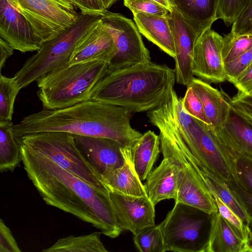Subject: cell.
Segmentation results:
<instances>
[{
  "instance_id": "obj_1",
  "label": "cell",
  "mask_w": 252,
  "mask_h": 252,
  "mask_svg": "<svg viewBox=\"0 0 252 252\" xmlns=\"http://www.w3.org/2000/svg\"><path fill=\"white\" fill-rule=\"evenodd\" d=\"M19 143L24 169L46 204L91 224L111 238L121 234L124 230L109 191L93 187L48 157Z\"/></svg>"
},
{
  "instance_id": "obj_2",
  "label": "cell",
  "mask_w": 252,
  "mask_h": 252,
  "mask_svg": "<svg viewBox=\"0 0 252 252\" xmlns=\"http://www.w3.org/2000/svg\"><path fill=\"white\" fill-rule=\"evenodd\" d=\"M131 112L122 107L90 99L63 109L43 108L12 126L16 138L44 131L107 138L132 147L142 134L130 123Z\"/></svg>"
},
{
  "instance_id": "obj_3",
  "label": "cell",
  "mask_w": 252,
  "mask_h": 252,
  "mask_svg": "<svg viewBox=\"0 0 252 252\" xmlns=\"http://www.w3.org/2000/svg\"><path fill=\"white\" fill-rule=\"evenodd\" d=\"M174 69L151 61L109 71L93 89L91 99L119 106L131 113L149 111L171 97Z\"/></svg>"
},
{
  "instance_id": "obj_4",
  "label": "cell",
  "mask_w": 252,
  "mask_h": 252,
  "mask_svg": "<svg viewBox=\"0 0 252 252\" xmlns=\"http://www.w3.org/2000/svg\"><path fill=\"white\" fill-rule=\"evenodd\" d=\"M182 138L180 148L187 161L195 169L209 172L228 186L240 187L231 158L213 128L189 115L175 91L171 97Z\"/></svg>"
},
{
  "instance_id": "obj_5",
  "label": "cell",
  "mask_w": 252,
  "mask_h": 252,
  "mask_svg": "<svg viewBox=\"0 0 252 252\" xmlns=\"http://www.w3.org/2000/svg\"><path fill=\"white\" fill-rule=\"evenodd\" d=\"M104 11H80L71 26L53 38L43 42L40 49L27 60L14 76L21 88L27 87L39 78L68 65L75 48L99 23Z\"/></svg>"
},
{
  "instance_id": "obj_6",
  "label": "cell",
  "mask_w": 252,
  "mask_h": 252,
  "mask_svg": "<svg viewBox=\"0 0 252 252\" xmlns=\"http://www.w3.org/2000/svg\"><path fill=\"white\" fill-rule=\"evenodd\" d=\"M109 71V64L95 61L66 65L36 81L43 108L63 109L91 99V92Z\"/></svg>"
},
{
  "instance_id": "obj_7",
  "label": "cell",
  "mask_w": 252,
  "mask_h": 252,
  "mask_svg": "<svg viewBox=\"0 0 252 252\" xmlns=\"http://www.w3.org/2000/svg\"><path fill=\"white\" fill-rule=\"evenodd\" d=\"M212 215L189 205L175 203L159 224L164 252H204Z\"/></svg>"
},
{
  "instance_id": "obj_8",
  "label": "cell",
  "mask_w": 252,
  "mask_h": 252,
  "mask_svg": "<svg viewBox=\"0 0 252 252\" xmlns=\"http://www.w3.org/2000/svg\"><path fill=\"white\" fill-rule=\"evenodd\" d=\"M16 139L19 143L48 157L93 187L108 191L101 177L82 155L73 134L63 131H44Z\"/></svg>"
},
{
  "instance_id": "obj_9",
  "label": "cell",
  "mask_w": 252,
  "mask_h": 252,
  "mask_svg": "<svg viewBox=\"0 0 252 252\" xmlns=\"http://www.w3.org/2000/svg\"><path fill=\"white\" fill-rule=\"evenodd\" d=\"M163 158L176 166L177 196L175 203H182L208 214L218 212L215 199L202 179L187 162L179 148L163 128L158 127Z\"/></svg>"
},
{
  "instance_id": "obj_10",
  "label": "cell",
  "mask_w": 252,
  "mask_h": 252,
  "mask_svg": "<svg viewBox=\"0 0 252 252\" xmlns=\"http://www.w3.org/2000/svg\"><path fill=\"white\" fill-rule=\"evenodd\" d=\"M101 21L113 36L117 49L109 64V71L151 61L150 52L137 26L131 19L105 10Z\"/></svg>"
},
{
  "instance_id": "obj_11",
  "label": "cell",
  "mask_w": 252,
  "mask_h": 252,
  "mask_svg": "<svg viewBox=\"0 0 252 252\" xmlns=\"http://www.w3.org/2000/svg\"><path fill=\"white\" fill-rule=\"evenodd\" d=\"M43 42L50 40L75 21L78 12L55 0H11Z\"/></svg>"
},
{
  "instance_id": "obj_12",
  "label": "cell",
  "mask_w": 252,
  "mask_h": 252,
  "mask_svg": "<svg viewBox=\"0 0 252 252\" xmlns=\"http://www.w3.org/2000/svg\"><path fill=\"white\" fill-rule=\"evenodd\" d=\"M223 37L207 29L198 37L194 48L192 71L193 75L209 83L226 80L221 52Z\"/></svg>"
},
{
  "instance_id": "obj_13",
  "label": "cell",
  "mask_w": 252,
  "mask_h": 252,
  "mask_svg": "<svg viewBox=\"0 0 252 252\" xmlns=\"http://www.w3.org/2000/svg\"><path fill=\"white\" fill-rule=\"evenodd\" d=\"M0 35L22 53L37 51L43 43L11 0H0Z\"/></svg>"
},
{
  "instance_id": "obj_14",
  "label": "cell",
  "mask_w": 252,
  "mask_h": 252,
  "mask_svg": "<svg viewBox=\"0 0 252 252\" xmlns=\"http://www.w3.org/2000/svg\"><path fill=\"white\" fill-rule=\"evenodd\" d=\"M73 136L82 155L101 179L124 164L125 147L117 141L107 138Z\"/></svg>"
},
{
  "instance_id": "obj_15",
  "label": "cell",
  "mask_w": 252,
  "mask_h": 252,
  "mask_svg": "<svg viewBox=\"0 0 252 252\" xmlns=\"http://www.w3.org/2000/svg\"><path fill=\"white\" fill-rule=\"evenodd\" d=\"M168 18L174 38L176 81L187 87L194 77L192 71L193 55L199 34L174 7L168 13Z\"/></svg>"
},
{
  "instance_id": "obj_16",
  "label": "cell",
  "mask_w": 252,
  "mask_h": 252,
  "mask_svg": "<svg viewBox=\"0 0 252 252\" xmlns=\"http://www.w3.org/2000/svg\"><path fill=\"white\" fill-rule=\"evenodd\" d=\"M119 222L124 230L133 235L155 224V206L148 196H136L109 192Z\"/></svg>"
},
{
  "instance_id": "obj_17",
  "label": "cell",
  "mask_w": 252,
  "mask_h": 252,
  "mask_svg": "<svg viewBox=\"0 0 252 252\" xmlns=\"http://www.w3.org/2000/svg\"><path fill=\"white\" fill-rule=\"evenodd\" d=\"M116 51L113 36L100 20L77 45L68 64L71 65L95 61L109 64Z\"/></svg>"
},
{
  "instance_id": "obj_18",
  "label": "cell",
  "mask_w": 252,
  "mask_h": 252,
  "mask_svg": "<svg viewBox=\"0 0 252 252\" xmlns=\"http://www.w3.org/2000/svg\"><path fill=\"white\" fill-rule=\"evenodd\" d=\"M213 129L228 153L252 156V120L231 105L225 123Z\"/></svg>"
},
{
  "instance_id": "obj_19",
  "label": "cell",
  "mask_w": 252,
  "mask_h": 252,
  "mask_svg": "<svg viewBox=\"0 0 252 252\" xmlns=\"http://www.w3.org/2000/svg\"><path fill=\"white\" fill-rule=\"evenodd\" d=\"M204 252H252V243L217 212L212 215Z\"/></svg>"
},
{
  "instance_id": "obj_20",
  "label": "cell",
  "mask_w": 252,
  "mask_h": 252,
  "mask_svg": "<svg viewBox=\"0 0 252 252\" xmlns=\"http://www.w3.org/2000/svg\"><path fill=\"white\" fill-rule=\"evenodd\" d=\"M188 86L192 88L200 99L211 126L213 128L223 125L231 106V98L200 79L193 77Z\"/></svg>"
},
{
  "instance_id": "obj_21",
  "label": "cell",
  "mask_w": 252,
  "mask_h": 252,
  "mask_svg": "<svg viewBox=\"0 0 252 252\" xmlns=\"http://www.w3.org/2000/svg\"><path fill=\"white\" fill-rule=\"evenodd\" d=\"M133 14L139 32L165 53L174 58L173 35L168 15L161 16L141 12Z\"/></svg>"
},
{
  "instance_id": "obj_22",
  "label": "cell",
  "mask_w": 252,
  "mask_h": 252,
  "mask_svg": "<svg viewBox=\"0 0 252 252\" xmlns=\"http://www.w3.org/2000/svg\"><path fill=\"white\" fill-rule=\"evenodd\" d=\"M131 147H124V164L110 172L102 180L109 192L132 196H147L144 185L142 183L132 162Z\"/></svg>"
},
{
  "instance_id": "obj_23",
  "label": "cell",
  "mask_w": 252,
  "mask_h": 252,
  "mask_svg": "<svg viewBox=\"0 0 252 252\" xmlns=\"http://www.w3.org/2000/svg\"><path fill=\"white\" fill-rule=\"evenodd\" d=\"M176 165L163 158L148 176L144 185L147 196L154 206L164 199H176Z\"/></svg>"
},
{
  "instance_id": "obj_24",
  "label": "cell",
  "mask_w": 252,
  "mask_h": 252,
  "mask_svg": "<svg viewBox=\"0 0 252 252\" xmlns=\"http://www.w3.org/2000/svg\"><path fill=\"white\" fill-rule=\"evenodd\" d=\"M173 7L200 35L217 20L219 0H170Z\"/></svg>"
},
{
  "instance_id": "obj_25",
  "label": "cell",
  "mask_w": 252,
  "mask_h": 252,
  "mask_svg": "<svg viewBox=\"0 0 252 252\" xmlns=\"http://www.w3.org/2000/svg\"><path fill=\"white\" fill-rule=\"evenodd\" d=\"M160 152L159 136L150 130L142 134L132 145V162L141 181L146 180L152 171Z\"/></svg>"
},
{
  "instance_id": "obj_26",
  "label": "cell",
  "mask_w": 252,
  "mask_h": 252,
  "mask_svg": "<svg viewBox=\"0 0 252 252\" xmlns=\"http://www.w3.org/2000/svg\"><path fill=\"white\" fill-rule=\"evenodd\" d=\"M196 171L210 192L215 193L246 224L250 225L247 211L233 190L225 183L209 172L200 170Z\"/></svg>"
},
{
  "instance_id": "obj_27",
  "label": "cell",
  "mask_w": 252,
  "mask_h": 252,
  "mask_svg": "<svg viewBox=\"0 0 252 252\" xmlns=\"http://www.w3.org/2000/svg\"><path fill=\"white\" fill-rule=\"evenodd\" d=\"M101 232L79 236H68L59 239L43 252H107L100 240Z\"/></svg>"
},
{
  "instance_id": "obj_28",
  "label": "cell",
  "mask_w": 252,
  "mask_h": 252,
  "mask_svg": "<svg viewBox=\"0 0 252 252\" xmlns=\"http://www.w3.org/2000/svg\"><path fill=\"white\" fill-rule=\"evenodd\" d=\"M13 123L0 125V171L13 172L22 162L20 144L14 136Z\"/></svg>"
},
{
  "instance_id": "obj_29",
  "label": "cell",
  "mask_w": 252,
  "mask_h": 252,
  "mask_svg": "<svg viewBox=\"0 0 252 252\" xmlns=\"http://www.w3.org/2000/svg\"><path fill=\"white\" fill-rule=\"evenodd\" d=\"M22 88L17 79L0 75V125L12 123L14 105Z\"/></svg>"
},
{
  "instance_id": "obj_30",
  "label": "cell",
  "mask_w": 252,
  "mask_h": 252,
  "mask_svg": "<svg viewBox=\"0 0 252 252\" xmlns=\"http://www.w3.org/2000/svg\"><path fill=\"white\" fill-rule=\"evenodd\" d=\"M252 48V35L230 32L223 37L222 58L224 63L241 56Z\"/></svg>"
},
{
  "instance_id": "obj_31",
  "label": "cell",
  "mask_w": 252,
  "mask_h": 252,
  "mask_svg": "<svg viewBox=\"0 0 252 252\" xmlns=\"http://www.w3.org/2000/svg\"><path fill=\"white\" fill-rule=\"evenodd\" d=\"M133 242L137 250L141 252H164L159 224L146 228L133 235Z\"/></svg>"
},
{
  "instance_id": "obj_32",
  "label": "cell",
  "mask_w": 252,
  "mask_h": 252,
  "mask_svg": "<svg viewBox=\"0 0 252 252\" xmlns=\"http://www.w3.org/2000/svg\"><path fill=\"white\" fill-rule=\"evenodd\" d=\"M240 182V187L252 194V156L229 152Z\"/></svg>"
},
{
  "instance_id": "obj_33",
  "label": "cell",
  "mask_w": 252,
  "mask_h": 252,
  "mask_svg": "<svg viewBox=\"0 0 252 252\" xmlns=\"http://www.w3.org/2000/svg\"><path fill=\"white\" fill-rule=\"evenodd\" d=\"M252 0H219L217 19L229 26L238 18Z\"/></svg>"
},
{
  "instance_id": "obj_34",
  "label": "cell",
  "mask_w": 252,
  "mask_h": 252,
  "mask_svg": "<svg viewBox=\"0 0 252 252\" xmlns=\"http://www.w3.org/2000/svg\"><path fill=\"white\" fill-rule=\"evenodd\" d=\"M217 204L220 215L239 229L245 238L252 243V230L244 221L214 192H211Z\"/></svg>"
},
{
  "instance_id": "obj_35",
  "label": "cell",
  "mask_w": 252,
  "mask_h": 252,
  "mask_svg": "<svg viewBox=\"0 0 252 252\" xmlns=\"http://www.w3.org/2000/svg\"><path fill=\"white\" fill-rule=\"evenodd\" d=\"M182 104L184 110L189 115L211 126L200 99L190 86H187L185 94L182 98Z\"/></svg>"
},
{
  "instance_id": "obj_36",
  "label": "cell",
  "mask_w": 252,
  "mask_h": 252,
  "mask_svg": "<svg viewBox=\"0 0 252 252\" xmlns=\"http://www.w3.org/2000/svg\"><path fill=\"white\" fill-rule=\"evenodd\" d=\"M124 4L132 13H144L152 15L167 16L169 12L153 0H124Z\"/></svg>"
},
{
  "instance_id": "obj_37",
  "label": "cell",
  "mask_w": 252,
  "mask_h": 252,
  "mask_svg": "<svg viewBox=\"0 0 252 252\" xmlns=\"http://www.w3.org/2000/svg\"><path fill=\"white\" fill-rule=\"evenodd\" d=\"M252 63V48L237 58L224 63L226 80L232 83Z\"/></svg>"
},
{
  "instance_id": "obj_38",
  "label": "cell",
  "mask_w": 252,
  "mask_h": 252,
  "mask_svg": "<svg viewBox=\"0 0 252 252\" xmlns=\"http://www.w3.org/2000/svg\"><path fill=\"white\" fill-rule=\"evenodd\" d=\"M230 32L236 34L252 35V0L233 23Z\"/></svg>"
},
{
  "instance_id": "obj_39",
  "label": "cell",
  "mask_w": 252,
  "mask_h": 252,
  "mask_svg": "<svg viewBox=\"0 0 252 252\" xmlns=\"http://www.w3.org/2000/svg\"><path fill=\"white\" fill-rule=\"evenodd\" d=\"M231 83L237 88L238 94L252 98V63Z\"/></svg>"
},
{
  "instance_id": "obj_40",
  "label": "cell",
  "mask_w": 252,
  "mask_h": 252,
  "mask_svg": "<svg viewBox=\"0 0 252 252\" xmlns=\"http://www.w3.org/2000/svg\"><path fill=\"white\" fill-rule=\"evenodd\" d=\"M9 228L0 220V252H21Z\"/></svg>"
},
{
  "instance_id": "obj_41",
  "label": "cell",
  "mask_w": 252,
  "mask_h": 252,
  "mask_svg": "<svg viewBox=\"0 0 252 252\" xmlns=\"http://www.w3.org/2000/svg\"><path fill=\"white\" fill-rule=\"evenodd\" d=\"M231 105L241 114L252 120V98L237 94L231 98Z\"/></svg>"
},
{
  "instance_id": "obj_42",
  "label": "cell",
  "mask_w": 252,
  "mask_h": 252,
  "mask_svg": "<svg viewBox=\"0 0 252 252\" xmlns=\"http://www.w3.org/2000/svg\"><path fill=\"white\" fill-rule=\"evenodd\" d=\"M235 192L243 204L248 214L250 224L252 225V194L249 193L240 186H229Z\"/></svg>"
},
{
  "instance_id": "obj_43",
  "label": "cell",
  "mask_w": 252,
  "mask_h": 252,
  "mask_svg": "<svg viewBox=\"0 0 252 252\" xmlns=\"http://www.w3.org/2000/svg\"><path fill=\"white\" fill-rule=\"evenodd\" d=\"M14 49L6 41L0 38V70L4 66L7 59L13 54Z\"/></svg>"
},
{
  "instance_id": "obj_44",
  "label": "cell",
  "mask_w": 252,
  "mask_h": 252,
  "mask_svg": "<svg viewBox=\"0 0 252 252\" xmlns=\"http://www.w3.org/2000/svg\"><path fill=\"white\" fill-rule=\"evenodd\" d=\"M158 4L164 7L169 12L173 11V6L170 0H153Z\"/></svg>"
},
{
  "instance_id": "obj_45",
  "label": "cell",
  "mask_w": 252,
  "mask_h": 252,
  "mask_svg": "<svg viewBox=\"0 0 252 252\" xmlns=\"http://www.w3.org/2000/svg\"><path fill=\"white\" fill-rule=\"evenodd\" d=\"M64 7L71 9H76V6L73 0H55Z\"/></svg>"
},
{
  "instance_id": "obj_46",
  "label": "cell",
  "mask_w": 252,
  "mask_h": 252,
  "mask_svg": "<svg viewBox=\"0 0 252 252\" xmlns=\"http://www.w3.org/2000/svg\"><path fill=\"white\" fill-rule=\"evenodd\" d=\"M118 0H100L104 8L106 10L109 9Z\"/></svg>"
}]
</instances>
